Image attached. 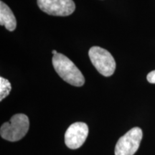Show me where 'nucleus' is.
Returning a JSON list of instances; mask_svg holds the SVG:
<instances>
[{
  "instance_id": "6",
  "label": "nucleus",
  "mask_w": 155,
  "mask_h": 155,
  "mask_svg": "<svg viewBox=\"0 0 155 155\" xmlns=\"http://www.w3.org/2000/svg\"><path fill=\"white\" fill-rule=\"evenodd\" d=\"M88 134L86 123L75 122L68 128L65 134V143L70 149H78L83 144Z\"/></svg>"
},
{
  "instance_id": "1",
  "label": "nucleus",
  "mask_w": 155,
  "mask_h": 155,
  "mask_svg": "<svg viewBox=\"0 0 155 155\" xmlns=\"http://www.w3.org/2000/svg\"><path fill=\"white\" fill-rule=\"evenodd\" d=\"M53 65L59 76L69 84L80 87L85 83V78L81 71L68 58L63 54L53 55Z\"/></svg>"
},
{
  "instance_id": "4",
  "label": "nucleus",
  "mask_w": 155,
  "mask_h": 155,
  "mask_svg": "<svg viewBox=\"0 0 155 155\" xmlns=\"http://www.w3.org/2000/svg\"><path fill=\"white\" fill-rule=\"evenodd\" d=\"M142 130L134 127L122 136L115 147V155H134L138 150L142 139Z\"/></svg>"
},
{
  "instance_id": "7",
  "label": "nucleus",
  "mask_w": 155,
  "mask_h": 155,
  "mask_svg": "<svg viewBox=\"0 0 155 155\" xmlns=\"http://www.w3.org/2000/svg\"><path fill=\"white\" fill-rule=\"evenodd\" d=\"M0 25L5 26L10 32L14 31L17 27L16 18L12 11L2 1L0 2Z\"/></svg>"
},
{
  "instance_id": "9",
  "label": "nucleus",
  "mask_w": 155,
  "mask_h": 155,
  "mask_svg": "<svg viewBox=\"0 0 155 155\" xmlns=\"http://www.w3.org/2000/svg\"><path fill=\"white\" fill-rule=\"evenodd\" d=\"M147 79L149 83L155 84V71H152L150 73H149V74L147 76Z\"/></svg>"
},
{
  "instance_id": "5",
  "label": "nucleus",
  "mask_w": 155,
  "mask_h": 155,
  "mask_svg": "<svg viewBox=\"0 0 155 155\" xmlns=\"http://www.w3.org/2000/svg\"><path fill=\"white\" fill-rule=\"evenodd\" d=\"M37 2L42 12L53 16H69L75 9L73 0H38Z\"/></svg>"
},
{
  "instance_id": "8",
  "label": "nucleus",
  "mask_w": 155,
  "mask_h": 155,
  "mask_svg": "<svg viewBox=\"0 0 155 155\" xmlns=\"http://www.w3.org/2000/svg\"><path fill=\"white\" fill-rule=\"evenodd\" d=\"M12 90L11 83L5 78L0 77V101H2L9 94Z\"/></svg>"
},
{
  "instance_id": "2",
  "label": "nucleus",
  "mask_w": 155,
  "mask_h": 155,
  "mask_svg": "<svg viewBox=\"0 0 155 155\" xmlns=\"http://www.w3.org/2000/svg\"><path fill=\"white\" fill-rule=\"evenodd\" d=\"M30 127V121L25 114H17L1 127L0 134L3 139L9 141L20 140L26 135Z\"/></svg>"
},
{
  "instance_id": "3",
  "label": "nucleus",
  "mask_w": 155,
  "mask_h": 155,
  "mask_svg": "<svg viewBox=\"0 0 155 155\" xmlns=\"http://www.w3.org/2000/svg\"><path fill=\"white\" fill-rule=\"evenodd\" d=\"M91 61L98 73L108 77L114 74L116 70L115 60L111 53L104 48L94 46L88 51Z\"/></svg>"
},
{
  "instance_id": "10",
  "label": "nucleus",
  "mask_w": 155,
  "mask_h": 155,
  "mask_svg": "<svg viewBox=\"0 0 155 155\" xmlns=\"http://www.w3.org/2000/svg\"><path fill=\"white\" fill-rule=\"evenodd\" d=\"M52 53H53V55H57V54H58V52H57V51H56V50H53V51H52Z\"/></svg>"
}]
</instances>
